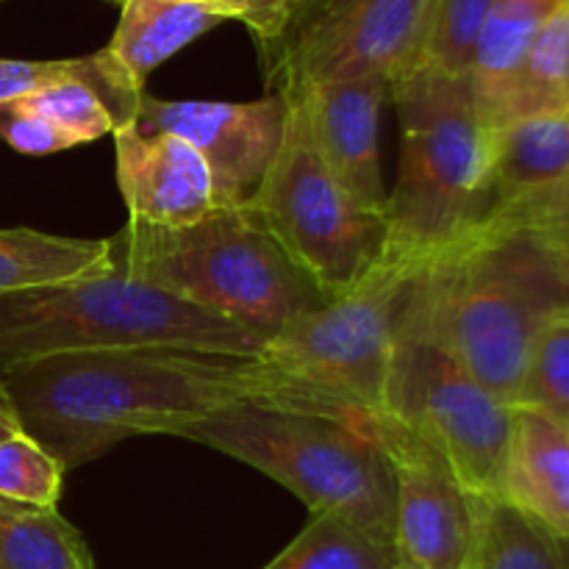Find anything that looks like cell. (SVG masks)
<instances>
[{
    "label": "cell",
    "instance_id": "6da1fadb",
    "mask_svg": "<svg viewBox=\"0 0 569 569\" xmlns=\"http://www.w3.org/2000/svg\"><path fill=\"white\" fill-rule=\"evenodd\" d=\"M22 431L76 470L131 437L170 433L237 406L361 420L367 411L276 370L261 356L117 348L53 356L0 376Z\"/></svg>",
    "mask_w": 569,
    "mask_h": 569
},
{
    "label": "cell",
    "instance_id": "7a4b0ae2",
    "mask_svg": "<svg viewBox=\"0 0 569 569\" xmlns=\"http://www.w3.org/2000/svg\"><path fill=\"white\" fill-rule=\"evenodd\" d=\"M567 311V256L528 228L481 222L417 272L400 328L515 406L533 342Z\"/></svg>",
    "mask_w": 569,
    "mask_h": 569
},
{
    "label": "cell",
    "instance_id": "3957f363",
    "mask_svg": "<svg viewBox=\"0 0 569 569\" xmlns=\"http://www.w3.org/2000/svg\"><path fill=\"white\" fill-rule=\"evenodd\" d=\"M109 244L114 272L237 322L261 342L328 303L250 206H214L178 228L128 222Z\"/></svg>",
    "mask_w": 569,
    "mask_h": 569
},
{
    "label": "cell",
    "instance_id": "277c9868",
    "mask_svg": "<svg viewBox=\"0 0 569 569\" xmlns=\"http://www.w3.org/2000/svg\"><path fill=\"white\" fill-rule=\"evenodd\" d=\"M400 117V167L387 194L383 256L426 267L489 211V128L478 114L470 76L417 64L392 83Z\"/></svg>",
    "mask_w": 569,
    "mask_h": 569
},
{
    "label": "cell",
    "instance_id": "5b68a950",
    "mask_svg": "<svg viewBox=\"0 0 569 569\" xmlns=\"http://www.w3.org/2000/svg\"><path fill=\"white\" fill-rule=\"evenodd\" d=\"M315 411L237 406L183 428L206 445L276 478L315 515H331L392 548L395 476L387 453L365 428Z\"/></svg>",
    "mask_w": 569,
    "mask_h": 569
},
{
    "label": "cell",
    "instance_id": "8992f818",
    "mask_svg": "<svg viewBox=\"0 0 569 569\" xmlns=\"http://www.w3.org/2000/svg\"><path fill=\"white\" fill-rule=\"evenodd\" d=\"M117 348H187L259 356L248 328L109 272L0 295V376L53 356Z\"/></svg>",
    "mask_w": 569,
    "mask_h": 569
},
{
    "label": "cell",
    "instance_id": "52a82bcc",
    "mask_svg": "<svg viewBox=\"0 0 569 569\" xmlns=\"http://www.w3.org/2000/svg\"><path fill=\"white\" fill-rule=\"evenodd\" d=\"M283 100L281 148L250 209L328 300L342 298L381 264L389 239L387 211L361 206L328 172L300 106L287 94Z\"/></svg>",
    "mask_w": 569,
    "mask_h": 569
},
{
    "label": "cell",
    "instance_id": "ba28073f",
    "mask_svg": "<svg viewBox=\"0 0 569 569\" xmlns=\"http://www.w3.org/2000/svg\"><path fill=\"white\" fill-rule=\"evenodd\" d=\"M422 267L383 256L342 298L267 339L261 359L345 406L378 415L411 283Z\"/></svg>",
    "mask_w": 569,
    "mask_h": 569
},
{
    "label": "cell",
    "instance_id": "9c48e42d",
    "mask_svg": "<svg viewBox=\"0 0 569 569\" xmlns=\"http://www.w3.org/2000/svg\"><path fill=\"white\" fill-rule=\"evenodd\" d=\"M445 456L472 495L500 500L511 406L448 350L400 328L381 411Z\"/></svg>",
    "mask_w": 569,
    "mask_h": 569
},
{
    "label": "cell",
    "instance_id": "30bf717a",
    "mask_svg": "<svg viewBox=\"0 0 569 569\" xmlns=\"http://www.w3.org/2000/svg\"><path fill=\"white\" fill-rule=\"evenodd\" d=\"M433 0H300L281 37L264 44L270 81L283 87L383 76L422 59Z\"/></svg>",
    "mask_w": 569,
    "mask_h": 569
},
{
    "label": "cell",
    "instance_id": "8fae6325",
    "mask_svg": "<svg viewBox=\"0 0 569 569\" xmlns=\"http://www.w3.org/2000/svg\"><path fill=\"white\" fill-rule=\"evenodd\" d=\"M365 428L387 453L395 476V569H470L487 500L461 483L426 439L387 415Z\"/></svg>",
    "mask_w": 569,
    "mask_h": 569
},
{
    "label": "cell",
    "instance_id": "7c38bea8",
    "mask_svg": "<svg viewBox=\"0 0 569 569\" xmlns=\"http://www.w3.org/2000/svg\"><path fill=\"white\" fill-rule=\"evenodd\" d=\"M131 126L187 139L209 167L214 203L250 206L281 148L287 100L278 92L250 103L161 100L144 92Z\"/></svg>",
    "mask_w": 569,
    "mask_h": 569
},
{
    "label": "cell",
    "instance_id": "4fadbf2b",
    "mask_svg": "<svg viewBox=\"0 0 569 569\" xmlns=\"http://www.w3.org/2000/svg\"><path fill=\"white\" fill-rule=\"evenodd\" d=\"M392 83L383 76L339 78V81L283 87L300 106L311 144L333 178L361 206L387 211V189L378 156V122Z\"/></svg>",
    "mask_w": 569,
    "mask_h": 569
},
{
    "label": "cell",
    "instance_id": "5bb4252c",
    "mask_svg": "<svg viewBox=\"0 0 569 569\" xmlns=\"http://www.w3.org/2000/svg\"><path fill=\"white\" fill-rule=\"evenodd\" d=\"M111 137L128 222L178 228L214 209L209 167L187 139L137 126H120Z\"/></svg>",
    "mask_w": 569,
    "mask_h": 569
},
{
    "label": "cell",
    "instance_id": "9a60e30c",
    "mask_svg": "<svg viewBox=\"0 0 569 569\" xmlns=\"http://www.w3.org/2000/svg\"><path fill=\"white\" fill-rule=\"evenodd\" d=\"M500 500L553 537L569 539V428L528 406H511Z\"/></svg>",
    "mask_w": 569,
    "mask_h": 569
},
{
    "label": "cell",
    "instance_id": "2e32d148",
    "mask_svg": "<svg viewBox=\"0 0 569 569\" xmlns=\"http://www.w3.org/2000/svg\"><path fill=\"white\" fill-rule=\"evenodd\" d=\"M569 176V109L489 133V214Z\"/></svg>",
    "mask_w": 569,
    "mask_h": 569
},
{
    "label": "cell",
    "instance_id": "e0dca14e",
    "mask_svg": "<svg viewBox=\"0 0 569 569\" xmlns=\"http://www.w3.org/2000/svg\"><path fill=\"white\" fill-rule=\"evenodd\" d=\"M226 20L228 17L209 3L122 0L117 31L103 50L133 87L144 89L156 67Z\"/></svg>",
    "mask_w": 569,
    "mask_h": 569
},
{
    "label": "cell",
    "instance_id": "ac0fdd59",
    "mask_svg": "<svg viewBox=\"0 0 569 569\" xmlns=\"http://www.w3.org/2000/svg\"><path fill=\"white\" fill-rule=\"evenodd\" d=\"M565 3L567 0H495L470 67L472 98L489 131L498 128L506 94L539 28Z\"/></svg>",
    "mask_w": 569,
    "mask_h": 569
},
{
    "label": "cell",
    "instance_id": "d6986e66",
    "mask_svg": "<svg viewBox=\"0 0 569 569\" xmlns=\"http://www.w3.org/2000/svg\"><path fill=\"white\" fill-rule=\"evenodd\" d=\"M114 272L109 239H72L0 228V295L59 287Z\"/></svg>",
    "mask_w": 569,
    "mask_h": 569
},
{
    "label": "cell",
    "instance_id": "ffe728a7",
    "mask_svg": "<svg viewBox=\"0 0 569 569\" xmlns=\"http://www.w3.org/2000/svg\"><path fill=\"white\" fill-rule=\"evenodd\" d=\"M0 569H94V561L56 506L0 498Z\"/></svg>",
    "mask_w": 569,
    "mask_h": 569
},
{
    "label": "cell",
    "instance_id": "44dd1931",
    "mask_svg": "<svg viewBox=\"0 0 569 569\" xmlns=\"http://www.w3.org/2000/svg\"><path fill=\"white\" fill-rule=\"evenodd\" d=\"M565 109H569V0L539 28L511 81L495 131Z\"/></svg>",
    "mask_w": 569,
    "mask_h": 569
},
{
    "label": "cell",
    "instance_id": "7402d4cb",
    "mask_svg": "<svg viewBox=\"0 0 569 569\" xmlns=\"http://www.w3.org/2000/svg\"><path fill=\"white\" fill-rule=\"evenodd\" d=\"M470 569H569V539L553 537L506 500H487Z\"/></svg>",
    "mask_w": 569,
    "mask_h": 569
},
{
    "label": "cell",
    "instance_id": "603a6c76",
    "mask_svg": "<svg viewBox=\"0 0 569 569\" xmlns=\"http://www.w3.org/2000/svg\"><path fill=\"white\" fill-rule=\"evenodd\" d=\"M264 569H395V553L339 517L315 515Z\"/></svg>",
    "mask_w": 569,
    "mask_h": 569
},
{
    "label": "cell",
    "instance_id": "cb8c5ba5",
    "mask_svg": "<svg viewBox=\"0 0 569 569\" xmlns=\"http://www.w3.org/2000/svg\"><path fill=\"white\" fill-rule=\"evenodd\" d=\"M70 78H87V81H94L103 89H109V92L120 100L122 109L128 111V117H131L133 122L139 98L144 94V89L133 87V83L122 76L120 67L109 59L106 50L83 56V59L61 61L0 59V103L26 98V94L37 92V89H44L50 87V83L59 81H70Z\"/></svg>",
    "mask_w": 569,
    "mask_h": 569
},
{
    "label": "cell",
    "instance_id": "d4e9b609",
    "mask_svg": "<svg viewBox=\"0 0 569 569\" xmlns=\"http://www.w3.org/2000/svg\"><path fill=\"white\" fill-rule=\"evenodd\" d=\"M495 0H433L420 64L448 76H470L472 56Z\"/></svg>",
    "mask_w": 569,
    "mask_h": 569
},
{
    "label": "cell",
    "instance_id": "484cf974",
    "mask_svg": "<svg viewBox=\"0 0 569 569\" xmlns=\"http://www.w3.org/2000/svg\"><path fill=\"white\" fill-rule=\"evenodd\" d=\"M515 406H528L569 428V311L545 326L528 356Z\"/></svg>",
    "mask_w": 569,
    "mask_h": 569
},
{
    "label": "cell",
    "instance_id": "4316f807",
    "mask_svg": "<svg viewBox=\"0 0 569 569\" xmlns=\"http://www.w3.org/2000/svg\"><path fill=\"white\" fill-rule=\"evenodd\" d=\"M64 470L28 433L0 442V498L28 506H56Z\"/></svg>",
    "mask_w": 569,
    "mask_h": 569
},
{
    "label": "cell",
    "instance_id": "83f0119b",
    "mask_svg": "<svg viewBox=\"0 0 569 569\" xmlns=\"http://www.w3.org/2000/svg\"><path fill=\"white\" fill-rule=\"evenodd\" d=\"M483 222L528 228V231L548 239L556 250L569 256V176L553 189H545V192L495 211Z\"/></svg>",
    "mask_w": 569,
    "mask_h": 569
},
{
    "label": "cell",
    "instance_id": "f1b7e54d",
    "mask_svg": "<svg viewBox=\"0 0 569 569\" xmlns=\"http://www.w3.org/2000/svg\"><path fill=\"white\" fill-rule=\"evenodd\" d=\"M0 139L26 156H50L76 148L48 117L33 111L22 98L0 103Z\"/></svg>",
    "mask_w": 569,
    "mask_h": 569
},
{
    "label": "cell",
    "instance_id": "f546056e",
    "mask_svg": "<svg viewBox=\"0 0 569 569\" xmlns=\"http://www.w3.org/2000/svg\"><path fill=\"white\" fill-rule=\"evenodd\" d=\"M298 3L300 0H211V6L228 20H242L256 33L261 48L281 37Z\"/></svg>",
    "mask_w": 569,
    "mask_h": 569
},
{
    "label": "cell",
    "instance_id": "4dcf8cb0",
    "mask_svg": "<svg viewBox=\"0 0 569 569\" xmlns=\"http://www.w3.org/2000/svg\"><path fill=\"white\" fill-rule=\"evenodd\" d=\"M20 433H26L22 431L20 415H17L14 403H11L6 387L0 383V442H6V439H11V437H20Z\"/></svg>",
    "mask_w": 569,
    "mask_h": 569
},
{
    "label": "cell",
    "instance_id": "1f68e13d",
    "mask_svg": "<svg viewBox=\"0 0 569 569\" xmlns=\"http://www.w3.org/2000/svg\"><path fill=\"white\" fill-rule=\"evenodd\" d=\"M181 3H209L211 6V0H181Z\"/></svg>",
    "mask_w": 569,
    "mask_h": 569
},
{
    "label": "cell",
    "instance_id": "d6a6232c",
    "mask_svg": "<svg viewBox=\"0 0 569 569\" xmlns=\"http://www.w3.org/2000/svg\"><path fill=\"white\" fill-rule=\"evenodd\" d=\"M567 267H569V256H567Z\"/></svg>",
    "mask_w": 569,
    "mask_h": 569
},
{
    "label": "cell",
    "instance_id": "836d02e7",
    "mask_svg": "<svg viewBox=\"0 0 569 569\" xmlns=\"http://www.w3.org/2000/svg\"><path fill=\"white\" fill-rule=\"evenodd\" d=\"M0 3H3V0H0Z\"/></svg>",
    "mask_w": 569,
    "mask_h": 569
}]
</instances>
